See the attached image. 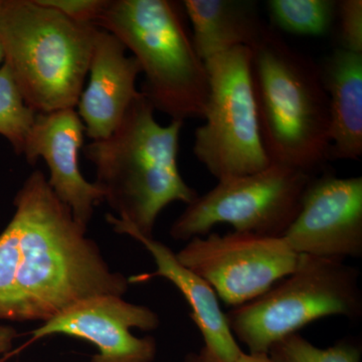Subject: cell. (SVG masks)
Segmentation results:
<instances>
[{"label": "cell", "mask_w": 362, "mask_h": 362, "mask_svg": "<svg viewBox=\"0 0 362 362\" xmlns=\"http://www.w3.org/2000/svg\"><path fill=\"white\" fill-rule=\"evenodd\" d=\"M0 233V320L47 321L87 298L122 297L129 281L111 270L94 240L37 169Z\"/></svg>", "instance_id": "obj_1"}, {"label": "cell", "mask_w": 362, "mask_h": 362, "mask_svg": "<svg viewBox=\"0 0 362 362\" xmlns=\"http://www.w3.org/2000/svg\"><path fill=\"white\" fill-rule=\"evenodd\" d=\"M142 92L133 100L115 131L86 145L94 164L95 183L104 202L136 232L153 237L157 218L175 202L189 204L199 197L178 168L182 121L161 125Z\"/></svg>", "instance_id": "obj_2"}, {"label": "cell", "mask_w": 362, "mask_h": 362, "mask_svg": "<svg viewBox=\"0 0 362 362\" xmlns=\"http://www.w3.org/2000/svg\"><path fill=\"white\" fill-rule=\"evenodd\" d=\"M251 51L259 131L271 163L312 175L328 160L329 150L320 68L269 26Z\"/></svg>", "instance_id": "obj_3"}, {"label": "cell", "mask_w": 362, "mask_h": 362, "mask_svg": "<svg viewBox=\"0 0 362 362\" xmlns=\"http://www.w3.org/2000/svg\"><path fill=\"white\" fill-rule=\"evenodd\" d=\"M95 25L132 52L145 76L141 92L154 110L182 122L204 119L209 71L195 49L181 2L107 0Z\"/></svg>", "instance_id": "obj_4"}, {"label": "cell", "mask_w": 362, "mask_h": 362, "mask_svg": "<svg viewBox=\"0 0 362 362\" xmlns=\"http://www.w3.org/2000/svg\"><path fill=\"white\" fill-rule=\"evenodd\" d=\"M99 30L39 0H0L4 64L35 113L77 107Z\"/></svg>", "instance_id": "obj_5"}, {"label": "cell", "mask_w": 362, "mask_h": 362, "mask_svg": "<svg viewBox=\"0 0 362 362\" xmlns=\"http://www.w3.org/2000/svg\"><path fill=\"white\" fill-rule=\"evenodd\" d=\"M358 271L342 259L304 256L296 270L249 303L226 313L235 339L252 354L272 346L309 323L361 313Z\"/></svg>", "instance_id": "obj_6"}, {"label": "cell", "mask_w": 362, "mask_h": 362, "mask_svg": "<svg viewBox=\"0 0 362 362\" xmlns=\"http://www.w3.org/2000/svg\"><path fill=\"white\" fill-rule=\"evenodd\" d=\"M209 95L204 123L194 132V153L218 181L271 165L255 101L252 51L239 47L206 62Z\"/></svg>", "instance_id": "obj_7"}, {"label": "cell", "mask_w": 362, "mask_h": 362, "mask_svg": "<svg viewBox=\"0 0 362 362\" xmlns=\"http://www.w3.org/2000/svg\"><path fill=\"white\" fill-rule=\"evenodd\" d=\"M313 175L272 163L264 170L218 181L199 195L170 228L175 240L204 237L214 226L230 225L233 232L282 238L296 218Z\"/></svg>", "instance_id": "obj_8"}, {"label": "cell", "mask_w": 362, "mask_h": 362, "mask_svg": "<svg viewBox=\"0 0 362 362\" xmlns=\"http://www.w3.org/2000/svg\"><path fill=\"white\" fill-rule=\"evenodd\" d=\"M175 256L233 308L265 294L302 259L283 238L237 232L194 238Z\"/></svg>", "instance_id": "obj_9"}, {"label": "cell", "mask_w": 362, "mask_h": 362, "mask_svg": "<svg viewBox=\"0 0 362 362\" xmlns=\"http://www.w3.org/2000/svg\"><path fill=\"white\" fill-rule=\"evenodd\" d=\"M304 256L342 259L362 255V177H312L296 218L283 235Z\"/></svg>", "instance_id": "obj_10"}, {"label": "cell", "mask_w": 362, "mask_h": 362, "mask_svg": "<svg viewBox=\"0 0 362 362\" xmlns=\"http://www.w3.org/2000/svg\"><path fill=\"white\" fill-rule=\"evenodd\" d=\"M158 325V316L148 307L129 303L121 296L102 295L74 304L33 330L28 343L66 335L97 347L90 362H152L157 352L156 339L136 337L130 330L151 331Z\"/></svg>", "instance_id": "obj_11"}, {"label": "cell", "mask_w": 362, "mask_h": 362, "mask_svg": "<svg viewBox=\"0 0 362 362\" xmlns=\"http://www.w3.org/2000/svg\"><path fill=\"white\" fill-rule=\"evenodd\" d=\"M85 135L84 124L76 109L37 113L21 156L30 165L44 159L52 192L71 209L75 220L87 228L95 207L104 202V194L81 173L78 153Z\"/></svg>", "instance_id": "obj_12"}, {"label": "cell", "mask_w": 362, "mask_h": 362, "mask_svg": "<svg viewBox=\"0 0 362 362\" xmlns=\"http://www.w3.org/2000/svg\"><path fill=\"white\" fill-rule=\"evenodd\" d=\"M106 220L116 233L129 235L142 244L156 263V270L153 273L131 277L128 279L129 283L145 282L156 277L164 278L173 283L189 305L190 316L201 331L206 354L216 362H235L243 350L230 329L226 313L221 310L213 288L183 266L166 245L153 237L136 232L114 214H107Z\"/></svg>", "instance_id": "obj_13"}, {"label": "cell", "mask_w": 362, "mask_h": 362, "mask_svg": "<svg viewBox=\"0 0 362 362\" xmlns=\"http://www.w3.org/2000/svg\"><path fill=\"white\" fill-rule=\"evenodd\" d=\"M126 52L115 35L100 28L88 71L89 82L77 105L86 135L92 141L111 135L139 94L136 81L141 70Z\"/></svg>", "instance_id": "obj_14"}, {"label": "cell", "mask_w": 362, "mask_h": 362, "mask_svg": "<svg viewBox=\"0 0 362 362\" xmlns=\"http://www.w3.org/2000/svg\"><path fill=\"white\" fill-rule=\"evenodd\" d=\"M320 68L329 111L331 160L362 156V54L335 49Z\"/></svg>", "instance_id": "obj_15"}, {"label": "cell", "mask_w": 362, "mask_h": 362, "mask_svg": "<svg viewBox=\"0 0 362 362\" xmlns=\"http://www.w3.org/2000/svg\"><path fill=\"white\" fill-rule=\"evenodd\" d=\"M181 4L204 63L235 47L252 49L268 28L256 2L250 0H185Z\"/></svg>", "instance_id": "obj_16"}, {"label": "cell", "mask_w": 362, "mask_h": 362, "mask_svg": "<svg viewBox=\"0 0 362 362\" xmlns=\"http://www.w3.org/2000/svg\"><path fill=\"white\" fill-rule=\"evenodd\" d=\"M267 6L275 25L295 35L322 37L337 21L333 0H270Z\"/></svg>", "instance_id": "obj_17"}, {"label": "cell", "mask_w": 362, "mask_h": 362, "mask_svg": "<svg viewBox=\"0 0 362 362\" xmlns=\"http://www.w3.org/2000/svg\"><path fill=\"white\" fill-rule=\"evenodd\" d=\"M37 114L21 96L6 65L0 66V135L21 156Z\"/></svg>", "instance_id": "obj_18"}, {"label": "cell", "mask_w": 362, "mask_h": 362, "mask_svg": "<svg viewBox=\"0 0 362 362\" xmlns=\"http://www.w3.org/2000/svg\"><path fill=\"white\" fill-rule=\"evenodd\" d=\"M275 362H361V349L350 342L320 349L297 333L276 343L269 350Z\"/></svg>", "instance_id": "obj_19"}, {"label": "cell", "mask_w": 362, "mask_h": 362, "mask_svg": "<svg viewBox=\"0 0 362 362\" xmlns=\"http://www.w3.org/2000/svg\"><path fill=\"white\" fill-rule=\"evenodd\" d=\"M337 20L339 21V35L342 49L362 54V1H337Z\"/></svg>", "instance_id": "obj_20"}, {"label": "cell", "mask_w": 362, "mask_h": 362, "mask_svg": "<svg viewBox=\"0 0 362 362\" xmlns=\"http://www.w3.org/2000/svg\"><path fill=\"white\" fill-rule=\"evenodd\" d=\"M45 6L52 7L78 23L95 25L107 0H39Z\"/></svg>", "instance_id": "obj_21"}, {"label": "cell", "mask_w": 362, "mask_h": 362, "mask_svg": "<svg viewBox=\"0 0 362 362\" xmlns=\"http://www.w3.org/2000/svg\"><path fill=\"white\" fill-rule=\"evenodd\" d=\"M18 332L13 327L0 323V358L11 354Z\"/></svg>", "instance_id": "obj_22"}, {"label": "cell", "mask_w": 362, "mask_h": 362, "mask_svg": "<svg viewBox=\"0 0 362 362\" xmlns=\"http://www.w3.org/2000/svg\"><path fill=\"white\" fill-rule=\"evenodd\" d=\"M235 362H275L268 354H252V352H242Z\"/></svg>", "instance_id": "obj_23"}, {"label": "cell", "mask_w": 362, "mask_h": 362, "mask_svg": "<svg viewBox=\"0 0 362 362\" xmlns=\"http://www.w3.org/2000/svg\"><path fill=\"white\" fill-rule=\"evenodd\" d=\"M185 362H216L206 354V350L202 349L199 354H190Z\"/></svg>", "instance_id": "obj_24"}, {"label": "cell", "mask_w": 362, "mask_h": 362, "mask_svg": "<svg viewBox=\"0 0 362 362\" xmlns=\"http://www.w3.org/2000/svg\"><path fill=\"white\" fill-rule=\"evenodd\" d=\"M4 64V52H2L1 47H0V66Z\"/></svg>", "instance_id": "obj_25"}, {"label": "cell", "mask_w": 362, "mask_h": 362, "mask_svg": "<svg viewBox=\"0 0 362 362\" xmlns=\"http://www.w3.org/2000/svg\"><path fill=\"white\" fill-rule=\"evenodd\" d=\"M9 354H7V356H4V357H1V358H0V362H6V359L7 358H9Z\"/></svg>", "instance_id": "obj_26"}]
</instances>
